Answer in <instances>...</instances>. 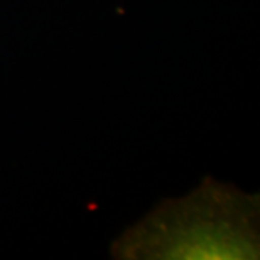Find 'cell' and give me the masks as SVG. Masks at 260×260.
I'll list each match as a JSON object with an SVG mask.
<instances>
[{"mask_svg": "<svg viewBox=\"0 0 260 260\" xmlns=\"http://www.w3.org/2000/svg\"><path fill=\"white\" fill-rule=\"evenodd\" d=\"M118 260H257L260 200L205 178L181 198L160 201L112 242Z\"/></svg>", "mask_w": 260, "mask_h": 260, "instance_id": "6da1fadb", "label": "cell"}]
</instances>
